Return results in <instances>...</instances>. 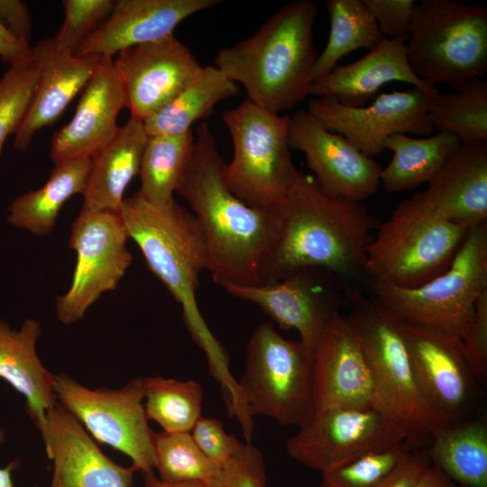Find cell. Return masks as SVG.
I'll use <instances>...</instances> for the list:
<instances>
[{"mask_svg":"<svg viewBox=\"0 0 487 487\" xmlns=\"http://www.w3.org/2000/svg\"><path fill=\"white\" fill-rule=\"evenodd\" d=\"M57 401L101 444L130 457L142 474L153 472V430L142 400L143 379L134 378L118 389H89L73 378L56 375Z\"/></svg>","mask_w":487,"mask_h":487,"instance_id":"8fae6325","label":"cell"},{"mask_svg":"<svg viewBox=\"0 0 487 487\" xmlns=\"http://www.w3.org/2000/svg\"><path fill=\"white\" fill-rule=\"evenodd\" d=\"M154 468L167 482L207 483L219 466L198 448L190 432H153Z\"/></svg>","mask_w":487,"mask_h":487,"instance_id":"d590c367","label":"cell"},{"mask_svg":"<svg viewBox=\"0 0 487 487\" xmlns=\"http://www.w3.org/2000/svg\"><path fill=\"white\" fill-rule=\"evenodd\" d=\"M190 434L202 453L219 467L244 445L234 434H228L218 419L205 418L202 415L195 423Z\"/></svg>","mask_w":487,"mask_h":487,"instance_id":"60d3db41","label":"cell"},{"mask_svg":"<svg viewBox=\"0 0 487 487\" xmlns=\"http://www.w3.org/2000/svg\"><path fill=\"white\" fill-rule=\"evenodd\" d=\"M143 121L131 116L112 141L91 159L82 208L119 213L124 191L139 173L148 140Z\"/></svg>","mask_w":487,"mask_h":487,"instance_id":"4316f807","label":"cell"},{"mask_svg":"<svg viewBox=\"0 0 487 487\" xmlns=\"http://www.w3.org/2000/svg\"><path fill=\"white\" fill-rule=\"evenodd\" d=\"M114 67L131 116L144 121L183 90L203 66L186 44L170 34L123 50Z\"/></svg>","mask_w":487,"mask_h":487,"instance_id":"2e32d148","label":"cell"},{"mask_svg":"<svg viewBox=\"0 0 487 487\" xmlns=\"http://www.w3.org/2000/svg\"><path fill=\"white\" fill-rule=\"evenodd\" d=\"M5 432L0 427V444L5 440ZM19 465V460L10 462L5 467H0V487H14L13 471Z\"/></svg>","mask_w":487,"mask_h":487,"instance_id":"681fc988","label":"cell"},{"mask_svg":"<svg viewBox=\"0 0 487 487\" xmlns=\"http://www.w3.org/2000/svg\"><path fill=\"white\" fill-rule=\"evenodd\" d=\"M313 392L317 412L338 407L378 409L364 354L347 317L340 312L313 350Z\"/></svg>","mask_w":487,"mask_h":487,"instance_id":"ac0fdd59","label":"cell"},{"mask_svg":"<svg viewBox=\"0 0 487 487\" xmlns=\"http://www.w3.org/2000/svg\"><path fill=\"white\" fill-rule=\"evenodd\" d=\"M277 208L280 233L262 265V284L306 270L345 280L366 274L367 248L379 223L363 202L328 196L312 176L299 170Z\"/></svg>","mask_w":487,"mask_h":487,"instance_id":"7a4b0ae2","label":"cell"},{"mask_svg":"<svg viewBox=\"0 0 487 487\" xmlns=\"http://www.w3.org/2000/svg\"><path fill=\"white\" fill-rule=\"evenodd\" d=\"M317 14L312 0L290 2L252 36L222 48L214 65L243 85L251 102L275 114L287 112L308 96Z\"/></svg>","mask_w":487,"mask_h":487,"instance_id":"277c9868","label":"cell"},{"mask_svg":"<svg viewBox=\"0 0 487 487\" xmlns=\"http://www.w3.org/2000/svg\"><path fill=\"white\" fill-rule=\"evenodd\" d=\"M330 30L326 47L317 54L312 78L329 73L350 52L367 49L384 38L363 0H326Z\"/></svg>","mask_w":487,"mask_h":487,"instance_id":"d6a6232c","label":"cell"},{"mask_svg":"<svg viewBox=\"0 0 487 487\" xmlns=\"http://www.w3.org/2000/svg\"><path fill=\"white\" fill-rule=\"evenodd\" d=\"M143 391L148 420L158 423L165 432H190L201 416L203 388L195 380L147 377Z\"/></svg>","mask_w":487,"mask_h":487,"instance_id":"e575fe53","label":"cell"},{"mask_svg":"<svg viewBox=\"0 0 487 487\" xmlns=\"http://www.w3.org/2000/svg\"><path fill=\"white\" fill-rule=\"evenodd\" d=\"M409 345L421 393L442 428L467 413L477 393L462 344L437 331L408 324Z\"/></svg>","mask_w":487,"mask_h":487,"instance_id":"e0dca14e","label":"cell"},{"mask_svg":"<svg viewBox=\"0 0 487 487\" xmlns=\"http://www.w3.org/2000/svg\"><path fill=\"white\" fill-rule=\"evenodd\" d=\"M128 239L119 213L81 209L69 240L77 255L71 283L55 302L60 322L78 323L102 294L117 287L133 261Z\"/></svg>","mask_w":487,"mask_h":487,"instance_id":"4fadbf2b","label":"cell"},{"mask_svg":"<svg viewBox=\"0 0 487 487\" xmlns=\"http://www.w3.org/2000/svg\"><path fill=\"white\" fill-rule=\"evenodd\" d=\"M385 39L409 36L417 2L414 0H363Z\"/></svg>","mask_w":487,"mask_h":487,"instance_id":"b9f144b4","label":"cell"},{"mask_svg":"<svg viewBox=\"0 0 487 487\" xmlns=\"http://www.w3.org/2000/svg\"><path fill=\"white\" fill-rule=\"evenodd\" d=\"M430 464L426 451L410 450L377 487H414Z\"/></svg>","mask_w":487,"mask_h":487,"instance_id":"ee69618b","label":"cell"},{"mask_svg":"<svg viewBox=\"0 0 487 487\" xmlns=\"http://www.w3.org/2000/svg\"><path fill=\"white\" fill-rule=\"evenodd\" d=\"M0 21L22 43L29 44L32 21L27 5L20 0H0Z\"/></svg>","mask_w":487,"mask_h":487,"instance_id":"f6af8a7d","label":"cell"},{"mask_svg":"<svg viewBox=\"0 0 487 487\" xmlns=\"http://www.w3.org/2000/svg\"><path fill=\"white\" fill-rule=\"evenodd\" d=\"M91 169V159H72L54 163L43 186L15 198L8 206L7 221L35 235H48L55 227L64 204L83 194Z\"/></svg>","mask_w":487,"mask_h":487,"instance_id":"83f0119b","label":"cell"},{"mask_svg":"<svg viewBox=\"0 0 487 487\" xmlns=\"http://www.w3.org/2000/svg\"><path fill=\"white\" fill-rule=\"evenodd\" d=\"M233 142L225 167L229 189L246 205L276 208L299 170L288 142L289 115L270 112L248 99L222 115Z\"/></svg>","mask_w":487,"mask_h":487,"instance_id":"9c48e42d","label":"cell"},{"mask_svg":"<svg viewBox=\"0 0 487 487\" xmlns=\"http://www.w3.org/2000/svg\"><path fill=\"white\" fill-rule=\"evenodd\" d=\"M126 107L123 87L110 57H102L83 88L74 115L54 133L51 143L53 163L92 159L115 137L120 111Z\"/></svg>","mask_w":487,"mask_h":487,"instance_id":"44dd1931","label":"cell"},{"mask_svg":"<svg viewBox=\"0 0 487 487\" xmlns=\"http://www.w3.org/2000/svg\"><path fill=\"white\" fill-rule=\"evenodd\" d=\"M238 383L253 417L301 427L316 415L313 354L299 341L284 338L271 323L253 331Z\"/></svg>","mask_w":487,"mask_h":487,"instance_id":"30bf717a","label":"cell"},{"mask_svg":"<svg viewBox=\"0 0 487 487\" xmlns=\"http://www.w3.org/2000/svg\"><path fill=\"white\" fill-rule=\"evenodd\" d=\"M41 435L52 462L50 487H133L135 469L106 456L59 402L48 411Z\"/></svg>","mask_w":487,"mask_h":487,"instance_id":"ffe728a7","label":"cell"},{"mask_svg":"<svg viewBox=\"0 0 487 487\" xmlns=\"http://www.w3.org/2000/svg\"><path fill=\"white\" fill-rule=\"evenodd\" d=\"M239 93L238 85L215 65L203 66L198 76L173 99L143 121L148 135H179L207 116L221 101Z\"/></svg>","mask_w":487,"mask_h":487,"instance_id":"4dcf8cb0","label":"cell"},{"mask_svg":"<svg viewBox=\"0 0 487 487\" xmlns=\"http://www.w3.org/2000/svg\"><path fill=\"white\" fill-rule=\"evenodd\" d=\"M38 78L34 55L10 65L0 78V156L7 137L16 133L29 110Z\"/></svg>","mask_w":487,"mask_h":487,"instance_id":"8d00e7d4","label":"cell"},{"mask_svg":"<svg viewBox=\"0 0 487 487\" xmlns=\"http://www.w3.org/2000/svg\"><path fill=\"white\" fill-rule=\"evenodd\" d=\"M220 0H118L105 22L75 49L73 55L110 57L127 48L173 34L188 16Z\"/></svg>","mask_w":487,"mask_h":487,"instance_id":"7402d4cb","label":"cell"},{"mask_svg":"<svg viewBox=\"0 0 487 487\" xmlns=\"http://www.w3.org/2000/svg\"><path fill=\"white\" fill-rule=\"evenodd\" d=\"M414 487H458L438 468L430 464L419 476Z\"/></svg>","mask_w":487,"mask_h":487,"instance_id":"7dc6e473","label":"cell"},{"mask_svg":"<svg viewBox=\"0 0 487 487\" xmlns=\"http://www.w3.org/2000/svg\"><path fill=\"white\" fill-rule=\"evenodd\" d=\"M414 74L453 89L487 69V8L456 0L417 2L406 41Z\"/></svg>","mask_w":487,"mask_h":487,"instance_id":"52a82bcc","label":"cell"},{"mask_svg":"<svg viewBox=\"0 0 487 487\" xmlns=\"http://www.w3.org/2000/svg\"><path fill=\"white\" fill-rule=\"evenodd\" d=\"M290 150L305 154L317 184L326 195L363 202L381 184L382 168L343 135L327 130L307 109L289 116Z\"/></svg>","mask_w":487,"mask_h":487,"instance_id":"9a60e30c","label":"cell"},{"mask_svg":"<svg viewBox=\"0 0 487 487\" xmlns=\"http://www.w3.org/2000/svg\"><path fill=\"white\" fill-rule=\"evenodd\" d=\"M462 145L461 141L446 132L413 138L405 133L390 136L385 150L393 153L381 170V183L390 193L414 189L428 183Z\"/></svg>","mask_w":487,"mask_h":487,"instance_id":"f1b7e54d","label":"cell"},{"mask_svg":"<svg viewBox=\"0 0 487 487\" xmlns=\"http://www.w3.org/2000/svg\"><path fill=\"white\" fill-rule=\"evenodd\" d=\"M207 487H267L262 453L252 443L225 462L207 483Z\"/></svg>","mask_w":487,"mask_h":487,"instance_id":"ab89813d","label":"cell"},{"mask_svg":"<svg viewBox=\"0 0 487 487\" xmlns=\"http://www.w3.org/2000/svg\"><path fill=\"white\" fill-rule=\"evenodd\" d=\"M189 161L175 193L183 198L202 232L207 270L225 289L261 285L262 265L279 236L278 208L246 205L228 188L226 163L208 124L196 128Z\"/></svg>","mask_w":487,"mask_h":487,"instance_id":"6da1fadb","label":"cell"},{"mask_svg":"<svg viewBox=\"0 0 487 487\" xmlns=\"http://www.w3.org/2000/svg\"><path fill=\"white\" fill-rule=\"evenodd\" d=\"M431 436L426 450L431 464L455 484L487 487V425L483 418L461 420Z\"/></svg>","mask_w":487,"mask_h":487,"instance_id":"f546056e","label":"cell"},{"mask_svg":"<svg viewBox=\"0 0 487 487\" xmlns=\"http://www.w3.org/2000/svg\"><path fill=\"white\" fill-rule=\"evenodd\" d=\"M113 0H64L63 23L53 37L58 50L73 54L78 44L96 30L112 12Z\"/></svg>","mask_w":487,"mask_h":487,"instance_id":"f35d334b","label":"cell"},{"mask_svg":"<svg viewBox=\"0 0 487 487\" xmlns=\"http://www.w3.org/2000/svg\"><path fill=\"white\" fill-rule=\"evenodd\" d=\"M32 48L39 78L29 110L14 133V147L19 151L27 150L39 130L58 120L85 87L101 59L61 51L53 38L41 40Z\"/></svg>","mask_w":487,"mask_h":487,"instance_id":"cb8c5ba5","label":"cell"},{"mask_svg":"<svg viewBox=\"0 0 487 487\" xmlns=\"http://www.w3.org/2000/svg\"><path fill=\"white\" fill-rule=\"evenodd\" d=\"M407 38L383 39L361 59L335 66L314 79L308 96L335 101L346 106H363L386 84L400 81L432 96L436 86L418 78L412 71L406 47Z\"/></svg>","mask_w":487,"mask_h":487,"instance_id":"603a6c76","label":"cell"},{"mask_svg":"<svg viewBox=\"0 0 487 487\" xmlns=\"http://www.w3.org/2000/svg\"><path fill=\"white\" fill-rule=\"evenodd\" d=\"M415 430L373 407L329 408L299 427L285 449L293 460L324 473L409 440Z\"/></svg>","mask_w":487,"mask_h":487,"instance_id":"7c38bea8","label":"cell"},{"mask_svg":"<svg viewBox=\"0 0 487 487\" xmlns=\"http://www.w3.org/2000/svg\"><path fill=\"white\" fill-rule=\"evenodd\" d=\"M411 448L409 440L321 473L319 487H377Z\"/></svg>","mask_w":487,"mask_h":487,"instance_id":"74e56055","label":"cell"},{"mask_svg":"<svg viewBox=\"0 0 487 487\" xmlns=\"http://www.w3.org/2000/svg\"><path fill=\"white\" fill-rule=\"evenodd\" d=\"M326 271L306 270L283 280L255 286L231 287V295L259 306L280 328L295 329L299 342L313 350L333 317L339 312Z\"/></svg>","mask_w":487,"mask_h":487,"instance_id":"d6986e66","label":"cell"},{"mask_svg":"<svg viewBox=\"0 0 487 487\" xmlns=\"http://www.w3.org/2000/svg\"><path fill=\"white\" fill-rule=\"evenodd\" d=\"M41 335V323L24 320L19 330L0 320V379L25 399V411L40 433L46 415L56 404V375L38 356L36 345Z\"/></svg>","mask_w":487,"mask_h":487,"instance_id":"484cf974","label":"cell"},{"mask_svg":"<svg viewBox=\"0 0 487 487\" xmlns=\"http://www.w3.org/2000/svg\"><path fill=\"white\" fill-rule=\"evenodd\" d=\"M119 215L128 237L139 247L151 271L181 306L185 325L205 352L211 375L223 396L237 399L240 386L230 372L229 356L215 337L198 308L196 290L199 274L207 270L204 237L197 219L176 200L159 208L138 191L124 198Z\"/></svg>","mask_w":487,"mask_h":487,"instance_id":"3957f363","label":"cell"},{"mask_svg":"<svg viewBox=\"0 0 487 487\" xmlns=\"http://www.w3.org/2000/svg\"><path fill=\"white\" fill-rule=\"evenodd\" d=\"M445 219L468 228L487 222V142L462 143L422 191Z\"/></svg>","mask_w":487,"mask_h":487,"instance_id":"d4e9b609","label":"cell"},{"mask_svg":"<svg viewBox=\"0 0 487 487\" xmlns=\"http://www.w3.org/2000/svg\"><path fill=\"white\" fill-rule=\"evenodd\" d=\"M194 141L192 130L179 135L148 136L138 173V193L147 203L165 208L175 201L173 195L189 161Z\"/></svg>","mask_w":487,"mask_h":487,"instance_id":"1f68e13d","label":"cell"},{"mask_svg":"<svg viewBox=\"0 0 487 487\" xmlns=\"http://www.w3.org/2000/svg\"><path fill=\"white\" fill-rule=\"evenodd\" d=\"M33 56V48L30 44H24L17 41L5 29L0 21V58L13 65Z\"/></svg>","mask_w":487,"mask_h":487,"instance_id":"bcb514c9","label":"cell"},{"mask_svg":"<svg viewBox=\"0 0 487 487\" xmlns=\"http://www.w3.org/2000/svg\"><path fill=\"white\" fill-rule=\"evenodd\" d=\"M427 118L434 129L462 143L487 142V82L482 78L432 98Z\"/></svg>","mask_w":487,"mask_h":487,"instance_id":"836d02e7","label":"cell"},{"mask_svg":"<svg viewBox=\"0 0 487 487\" xmlns=\"http://www.w3.org/2000/svg\"><path fill=\"white\" fill-rule=\"evenodd\" d=\"M373 298L408 324L465 343L475 304L487 290V222L471 227L449 267L412 289L372 283Z\"/></svg>","mask_w":487,"mask_h":487,"instance_id":"ba28073f","label":"cell"},{"mask_svg":"<svg viewBox=\"0 0 487 487\" xmlns=\"http://www.w3.org/2000/svg\"><path fill=\"white\" fill-rule=\"evenodd\" d=\"M435 96L411 87L381 93L372 104L357 107L311 97L307 110L327 130L343 135L363 154L374 158L385 150L386 140L393 134L432 133L427 112Z\"/></svg>","mask_w":487,"mask_h":487,"instance_id":"5bb4252c","label":"cell"},{"mask_svg":"<svg viewBox=\"0 0 487 487\" xmlns=\"http://www.w3.org/2000/svg\"><path fill=\"white\" fill-rule=\"evenodd\" d=\"M145 487H207L204 482H167L156 477L153 472L142 474Z\"/></svg>","mask_w":487,"mask_h":487,"instance_id":"c3c4849f","label":"cell"},{"mask_svg":"<svg viewBox=\"0 0 487 487\" xmlns=\"http://www.w3.org/2000/svg\"><path fill=\"white\" fill-rule=\"evenodd\" d=\"M469 229L439 216L418 191L379 225L367 248L365 273L372 283L421 286L449 267Z\"/></svg>","mask_w":487,"mask_h":487,"instance_id":"5b68a950","label":"cell"},{"mask_svg":"<svg viewBox=\"0 0 487 487\" xmlns=\"http://www.w3.org/2000/svg\"><path fill=\"white\" fill-rule=\"evenodd\" d=\"M347 318L373 381L378 409L391 418L430 434L442 429L418 385L409 345L408 323L377 300L347 291Z\"/></svg>","mask_w":487,"mask_h":487,"instance_id":"8992f818","label":"cell"},{"mask_svg":"<svg viewBox=\"0 0 487 487\" xmlns=\"http://www.w3.org/2000/svg\"><path fill=\"white\" fill-rule=\"evenodd\" d=\"M477 377L487 372V290L478 298L468 337L463 345Z\"/></svg>","mask_w":487,"mask_h":487,"instance_id":"7bdbcfd3","label":"cell"}]
</instances>
